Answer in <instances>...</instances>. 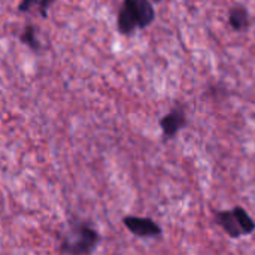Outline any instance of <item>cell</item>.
Here are the masks:
<instances>
[{"mask_svg":"<svg viewBox=\"0 0 255 255\" xmlns=\"http://www.w3.org/2000/svg\"><path fill=\"white\" fill-rule=\"evenodd\" d=\"M100 244L99 232L88 223L79 221L75 223L70 232L63 238L58 251L69 255L93 254Z\"/></svg>","mask_w":255,"mask_h":255,"instance_id":"obj_1","label":"cell"},{"mask_svg":"<svg viewBox=\"0 0 255 255\" xmlns=\"http://www.w3.org/2000/svg\"><path fill=\"white\" fill-rule=\"evenodd\" d=\"M123 4L136 16L139 28H146L155 19V10L151 0H124Z\"/></svg>","mask_w":255,"mask_h":255,"instance_id":"obj_4","label":"cell"},{"mask_svg":"<svg viewBox=\"0 0 255 255\" xmlns=\"http://www.w3.org/2000/svg\"><path fill=\"white\" fill-rule=\"evenodd\" d=\"M123 224L131 235L142 238V239H151V238L161 236V227L154 220H151L148 217L127 215L123 218Z\"/></svg>","mask_w":255,"mask_h":255,"instance_id":"obj_2","label":"cell"},{"mask_svg":"<svg viewBox=\"0 0 255 255\" xmlns=\"http://www.w3.org/2000/svg\"><path fill=\"white\" fill-rule=\"evenodd\" d=\"M229 25L235 31H245L250 27V13L244 4H236L229 9Z\"/></svg>","mask_w":255,"mask_h":255,"instance_id":"obj_6","label":"cell"},{"mask_svg":"<svg viewBox=\"0 0 255 255\" xmlns=\"http://www.w3.org/2000/svg\"><path fill=\"white\" fill-rule=\"evenodd\" d=\"M158 124L163 131V137L173 139L187 126V114H185L184 108L175 106L173 109H170V112L167 115H164L160 120Z\"/></svg>","mask_w":255,"mask_h":255,"instance_id":"obj_3","label":"cell"},{"mask_svg":"<svg viewBox=\"0 0 255 255\" xmlns=\"http://www.w3.org/2000/svg\"><path fill=\"white\" fill-rule=\"evenodd\" d=\"M154 1H161V0H154Z\"/></svg>","mask_w":255,"mask_h":255,"instance_id":"obj_10","label":"cell"},{"mask_svg":"<svg viewBox=\"0 0 255 255\" xmlns=\"http://www.w3.org/2000/svg\"><path fill=\"white\" fill-rule=\"evenodd\" d=\"M19 42L24 43L25 46H28L34 52L42 51V45H40V40L37 37V27L33 24H25L24 30L19 34Z\"/></svg>","mask_w":255,"mask_h":255,"instance_id":"obj_8","label":"cell"},{"mask_svg":"<svg viewBox=\"0 0 255 255\" xmlns=\"http://www.w3.org/2000/svg\"><path fill=\"white\" fill-rule=\"evenodd\" d=\"M233 212H235V215H236V217H238V220H239V224H241V227H242L244 236L253 235L255 230V223H254V220L250 217V214H248L242 206H236V208H233Z\"/></svg>","mask_w":255,"mask_h":255,"instance_id":"obj_9","label":"cell"},{"mask_svg":"<svg viewBox=\"0 0 255 255\" xmlns=\"http://www.w3.org/2000/svg\"><path fill=\"white\" fill-rule=\"evenodd\" d=\"M215 221L232 239H239V238L244 236L242 227H241L239 220L235 215L233 209L232 211H220V212H217L215 214Z\"/></svg>","mask_w":255,"mask_h":255,"instance_id":"obj_5","label":"cell"},{"mask_svg":"<svg viewBox=\"0 0 255 255\" xmlns=\"http://www.w3.org/2000/svg\"><path fill=\"white\" fill-rule=\"evenodd\" d=\"M54 0H21L18 4L19 12H31L37 10L42 18H48L49 7L52 6Z\"/></svg>","mask_w":255,"mask_h":255,"instance_id":"obj_7","label":"cell"}]
</instances>
